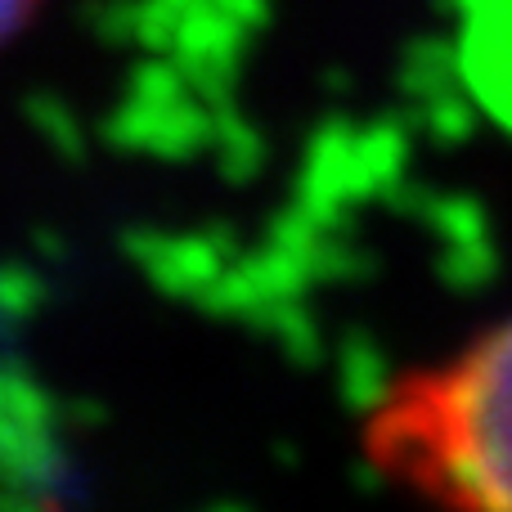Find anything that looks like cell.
<instances>
[{"label":"cell","mask_w":512,"mask_h":512,"mask_svg":"<svg viewBox=\"0 0 512 512\" xmlns=\"http://www.w3.org/2000/svg\"><path fill=\"white\" fill-rule=\"evenodd\" d=\"M355 454L409 499L512 512V315L391 373L360 409Z\"/></svg>","instance_id":"1"},{"label":"cell","mask_w":512,"mask_h":512,"mask_svg":"<svg viewBox=\"0 0 512 512\" xmlns=\"http://www.w3.org/2000/svg\"><path fill=\"white\" fill-rule=\"evenodd\" d=\"M41 9H45V0H0V50L14 45Z\"/></svg>","instance_id":"2"}]
</instances>
